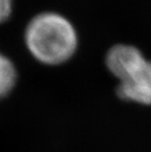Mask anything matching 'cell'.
Listing matches in <instances>:
<instances>
[{
  "label": "cell",
  "mask_w": 151,
  "mask_h": 152,
  "mask_svg": "<svg viewBox=\"0 0 151 152\" xmlns=\"http://www.w3.org/2000/svg\"><path fill=\"white\" fill-rule=\"evenodd\" d=\"M25 39L35 59L47 65L70 59L78 45L75 28L56 13H42L34 17L26 30Z\"/></svg>",
  "instance_id": "6da1fadb"
},
{
  "label": "cell",
  "mask_w": 151,
  "mask_h": 152,
  "mask_svg": "<svg viewBox=\"0 0 151 152\" xmlns=\"http://www.w3.org/2000/svg\"><path fill=\"white\" fill-rule=\"evenodd\" d=\"M109 71L120 80L118 95L122 99L141 104H151V61L137 48L119 44L106 57Z\"/></svg>",
  "instance_id": "7a4b0ae2"
},
{
  "label": "cell",
  "mask_w": 151,
  "mask_h": 152,
  "mask_svg": "<svg viewBox=\"0 0 151 152\" xmlns=\"http://www.w3.org/2000/svg\"><path fill=\"white\" fill-rule=\"evenodd\" d=\"M17 74L13 63L0 53V98L11 91L16 83Z\"/></svg>",
  "instance_id": "3957f363"
},
{
  "label": "cell",
  "mask_w": 151,
  "mask_h": 152,
  "mask_svg": "<svg viewBox=\"0 0 151 152\" xmlns=\"http://www.w3.org/2000/svg\"><path fill=\"white\" fill-rule=\"evenodd\" d=\"M12 11V0H0V23L5 22Z\"/></svg>",
  "instance_id": "277c9868"
}]
</instances>
